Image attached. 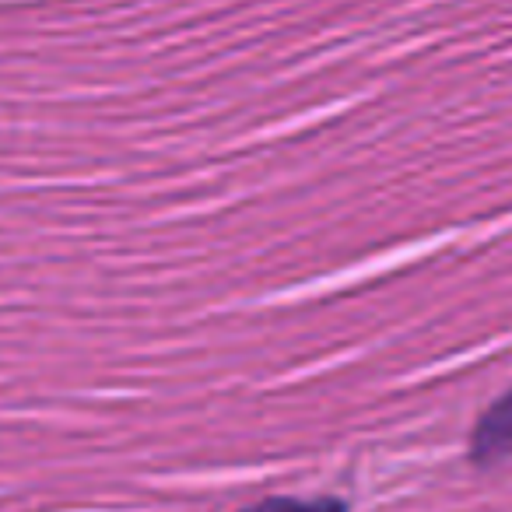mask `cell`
Here are the masks:
<instances>
[{"mask_svg":"<svg viewBox=\"0 0 512 512\" xmlns=\"http://www.w3.org/2000/svg\"><path fill=\"white\" fill-rule=\"evenodd\" d=\"M512 456V390L498 397L481 414L474 435H470V460L474 463H498Z\"/></svg>","mask_w":512,"mask_h":512,"instance_id":"cell-1","label":"cell"},{"mask_svg":"<svg viewBox=\"0 0 512 512\" xmlns=\"http://www.w3.org/2000/svg\"><path fill=\"white\" fill-rule=\"evenodd\" d=\"M242 512H348L341 498H264Z\"/></svg>","mask_w":512,"mask_h":512,"instance_id":"cell-2","label":"cell"}]
</instances>
